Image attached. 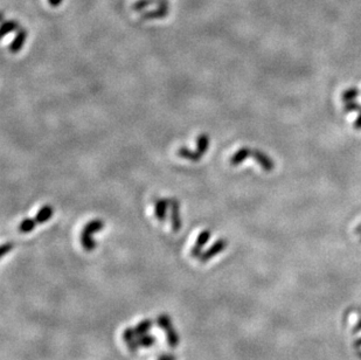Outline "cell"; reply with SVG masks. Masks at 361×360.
Segmentation results:
<instances>
[{"label": "cell", "mask_w": 361, "mask_h": 360, "mask_svg": "<svg viewBox=\"0 0 361 360\" xmlns=\"http://www.w3.org/2000/svg\"><path fill=\"white\" fill-rule=\"evenodd\" d=\"M227 246H228L227 240H225V239L216 240L215 242H214L213 245L206 250V252H204L203 254H201L200 257H199V260L203 262V263H206L207 261H209L210 258L214 257V256H216L221 252H223V250L227 248Z\"/></svg>", "instance_id": "obj_1"}, {"label": "cell", "mask_w": 361, "mask_h": 360, "mask_svg": "<svg viewBox=\"0 0 361 360\" xmlns=\"http://www.w3.org/2000/svg\"><path fill=\"white\" fill-rule=\"evenodd\" d=\"M170 209H171V225H172V231L178 233L181 230L182 221L180 216V203L176 198L170 199Z\"/></svg>", "instance_id": "obj_2"}, {"label": "cell", "mask_w": 361, "mask_h": 360, "mask_svg": "<svg viewBox=\"0 0 361 360\" xmlns=\"http://www.w3.org/2000/svg\"><path fill=\"white\" fill-rule=\"evenodd\" d=\"M250 157H253L254 159L258 161L265 172H271V171L275 169L274 160H272L268 154H265L264 152H262L261 150H258V149H252Z\"/></svg>", "instance_id": "obj_3"}, {"label": "cell", "mask_w": 361, "mask_h": 360, "mask_svg": "<svg viewBox=\"0 0 361 360\" xmlns=\"http://www.w3.org/2000/svg\"><path fill=\"white\" fill-rule=\"evenodd\" d=\"M123 340L127 344L128 350L130 352H137L140 347L139 340H138V334H137L136 329L134 328H127L123 332Z\"/></svg>", "instance_id": "obj_4"}, {"label": "cell", "mask_w": 361, "mask_h": 360, "mask_svg": "<svg viewBox=\"0 0 361 360\" xmlns=\"http://www.w3.org/2000/svg\"><path fill=\"white\" fill-rule=\"evenodd\" d=\"M210 235H212V234H210V231H208V230H205L201 231L200 234H199L197 242H195L194 247L191 250L192 257H194V258L200 257L201 254H203V248L206 246V243L208 242V241H209Z\"/></svg>", "instance_id": "obj_5"}, {"label": "cell", "mask_w": 361, "mask_h": 360, "mask_svg": "<svg viewBox=\"0 0 361 360\" xmlns=\"http://www.w3.org/2000/svg\"><path fill=\"white\" fill-rule=\"evenodd\" d=\"M168 207H170V199L158 198L155 200V214L158 221L164 222L166 220Z\"/></svg>", "instance_id": "obj_6"}, {"label": "cell", "mask_w": 361, "mask_h": 360, "mask_svg": "<svg viewBox=\"0 0 361 360\" xmlns=\"http://www.w3.org/2000/svg\"><path fill=\"white\" fill-rule=\"evenodd\" d=\"M26 39H27V30L25 28H23V27H20L19 30H17V35H15L13 41H12L10 46H8V50H10L11 53L13 54L19 53L21 48L25 45Z\"/></svg>", "instance_id": "obj_7"}, {"label": "cell", "mask_w": 361, "mask_h": 360, "mask_svg": "<svg viewBox=\"0 0 361 360\" xmlns=\"http://www.w3.org/2000/svg\"><path fill=\"white\" fill-rule=\"evenodd\" d=\"M168 10H170V7H159V6H157V8H155V10L142 12L140 17H142L143 20L160 19V18L166 17L168 14Z\"/></svg>", "instance_id": "obj_8"}, {"label": "cell", "mask_w": 361, "mask_h": 360, "mask_svg": "<svg viewBox=\"0 0 361 360\" xmlns=\"http://www.w3.org/2000/svg\"><path fill=\"white\" fill-rule=\"evenodd\" d=\"M250 154H252V149L250 148H246V146H244V148L238 149V150L231 157L229 163H231V165L232 166L240 165V164L243 163L248 157H250Z\"/></svg>", "instance_id": "obj_9"}, {"label": "cell", "mask_w": 361, "mask_h": 360, "mask_svg": "<svg viewBox=\"0 0 361 360\" xmlns=\"http://www.w3.org/2000/svg\"><path fill=\"white\" fill-rule=\"evenodd\" d=\"M53 214H54L53 207H52L51 205H45V206H42L41 208H40V210L38 213H36L35 221L38 222L39 225L45 224V222L51 220Z\"/></svg>", "instance_id": "obj_10"}, {"label": "cell", "mask_w": 361, "mask_h": 360, "mask_svg": "<svg viewBox=\"0 0 361 360\" xmlns=\"http://www.w3.org/2000/svg\"><path fill=\"white\" fill-rule=\"evenodd\" d=\"M79 239H81L82 247H83V249L87 250V252H91V250H94L95 248H96V246H97L96 241L94 240L93 234L89 233L88 231L82 230Z\"/></svg>", "instance_id": "obj_11"}, {"label": "cell", "mask_w": 361, "mask_h": 360, "mask_svg": "<svg viewBox=\"0 0 361 360\" xmlns=\"http://www.w3.org/2000/svg\"><path fill=\"white\" fill-rule=\"evenodd\" d=\"M177 154H178L179 157L185 158V159L193 161V163H198V161L203 158V155L199 154L197 150L192 151V150H189L188 148H186V146H181V148H179L178 151H177Z\"/></svg>", "instance_id": "obj_12"}, {"label": "cell", "mask_w": 361, "mask_h": 360, "mask_svg": "<svg viewBox=\"0 0 361 360\" xmlns=\"http://www.w3.org/2000/svg\"><path fill=\"white\" fill-rule=\"evenodd\" d=\"M164 332L166 334V341L168 345H170L171 347H177L179 345V343H180L179 334L176 331V329L173 328V325L166 329Z\"/></svg>", "instance_id": "obj_13"}, {"label": "cell", "mask_w": 361, "mask_h": 360, "mask_svg": "<svg viewBox=\"0 0 361 360\" xmlns=\"http://www.w3.org/2000/svg\"><path fill=\"white\" fill-rule=\"evenodd\" d=\"M209 142H210L209 136H208L207 133H201V135L198 136V138H197V151L201 155H204L208 151V148H209Z\"/></svg>", "instance_id": "obj_14"}, {"label": "cell", "mask_w": 361, "mask_h": 360, "mask_svg": "<svg viewBox=\"0 0 361 360\" xmlns=\"http://www.w3.org/2000/svg\"><path fill=\"white\" fill-rule=\"evenodd\" d=\"M20 27V24L15 20L5 21L1 26V38H5L6 35L15 32V30H19Z\"/></svg>", "instance_id": "obj_15"}, {"label": "cell", "mask_w": 361, "mask_h": 360, "mask_svg": "<svg viewBox=\"0 0 361 360\" xmlns=\"http://www.w3.org/2000/svg\"><path fill=\"white\" fill-rule=\"evenodd\" d=\"M152 326H154V322H152V319L148 318V319L142 320V322H139L138 324L134 326V329H136L137 334L142 335V334H148V332L151 330Z\"/></svg>", "instance_id": "obj_16"}, {"label": "cell", "mask_w": 361, "mask_h": 360, "mask_svg": "<svg viewBox=\"0 0 361 360\" xmlns=\"http://www.w3.org/2000/svg\"><path fill=\"white\" fill-rule=\"evenodd\" d=\"M38 222L35 221V219H25V220L21 221L19 225V231L20 233H30L35 228V226Z\"/></svg>", "instance_id": "obj_17"}, {"label": "cell", "mask_w": 361, "mask_h": 360, "mask_svg": "<svg viewBox=\"0 0 361 360\" xmlns=\"http://www.w3.org/2000/svg\"><path fill=\"white\" fill-rule=\"evenodd\" d=\"M138 340H139L140 347H145V349L152 347L155 344V337L154 334H150L138 335Z\"/></svg>", "instance_id": "obj_18"}, {"label": "cell", "mask_w": 361, "mask_h": 360, "mask_svg": "<svg viewBox=\"0 0 361 360\" xmlns=\"http://www.w3.org/2000/svg\"><path fill=\"white\" fill-rule=\"evenodd\" d=\"M155 5V0H136L132 4V10L136 12H144L145 8Z\"/></svg>", "instance_id": "obj_19"}, {"label": "cell", "mask_w": 361, "mask_h": 360, "mask_svg": "<svg viewBox=\"0 0 361 360\" xmlns=\"http://www.w3.org/2000/svg\"><path fill=\"white\" fill-rule=\"evenodd\" d=\"M157 325L161 329V330L165 331L166 329L170 328V326L173 325L172 319H171V317L167 315H160V316H158V318H157Z\"/></svg>", "instance_id": "obj_20"}, {"label": "cell", "mask_w": 361, "mask_h": 360, "mask_svg": "<svg viewBox=\"0 0 361 360\" xmlns=\"http://www.w3.org/2000/svg\"><path fill=\"white\" fill-rule=\"evenodd\" d=\"M359 93L360 91L358 88H350V89H347L346 91L342 93V101H344L345 103L350 102V101H353L358 95H359Z\"/></svg>", "instance_id": "obj_21"}, {"label": "cell", "mask_w": 361, "mask_h": 360, "mask_svg": "<svg viewBox=\"0 0 361 360\" xmlns=\"http://www.w3.org/2000/svg\"><path fill=\"white\" fill-rule=\"evenodd\" d=\"M13 249V243L12 242H6L4 245L1 246V249H0V255L5 256L7 253H10L11 250Z\"/></svg>", "instance_id": "obj_22"}, {"label": "cell", "mask_w": 361, "mask_h": 360, "mask_svg": "<svg viewBox=\"0 0 361 360\" xmlns=\"http://www.w3.org/2000/svg\"><path fill=\"white\" fill-rule=\"evenodd\" d=\"M157 360H177L176 356L171 355V353H163L157 358Z\"/></svg>", "instance_id": "obj_23"}, {"label": "cell", "mask_w": 361, "mask_h": 360, "mask_svg": "<svg viewBox=\"0 0 361 360\" xmlns=\"http://www.w3.org/2000/svg\"><path fill=\"white\" fill-rule=\"evenodd\" d=\"M62 1L63 0H48V2H50L52 7H59V6L62 4Z\"/></svg>", "instance_id": "obj_24"}, {"label": "cell", "mask_w": 361, "mask_h": 360, "mask_svg": "<svg viewBox=\"0 0 361 360\" xmlns=\"http://www.w3.org/2000/svg\"><path fill=\"white\" fill-rule=\"evenodd\" d=\"M354 129L357 130H361V111H359V117H358V120L356 121V123H354Z\"/></svg>", "instance_id": "obj_25"}, {"label": "cell", "mask_w": 361, "mask_h": 360, "mask_svg": "<svg viewBox=\"0 0 361 360\" xmlns=\"http://www.w3.org/2000/svg\"><path fill=\"white\" fill-rule=\"evenodd\" d=\"M360 231H361V224H360L359 227L357 228V233H360Z\"/></svg>", "instance_id": "obj_26"}]
</instances>
